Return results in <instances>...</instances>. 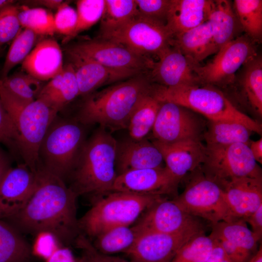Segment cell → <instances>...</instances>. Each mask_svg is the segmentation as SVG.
<instances>
[{
	"label": "cell",
	"instance_id": "obj_2",
	"mask_svg": "<svg viewBox=\"0 0 262 262\" xmlns=\"http://www.w3.org/2000/svg\"><path fill=\"white\" fill-rule=\"evenodd\" d=\"M140 75L89 96L76 120L111 131L127 129L133 109L152 85L148 77Z\"/></svg>",
	"mask_w": 262,
	"mask_h": 262
},
{
	"label": "cell",
	"instance_id": "obj_22",
	"mask_svg": "<svg viewBox=\"0 0 262 262\" xmlns=\"http://www.w3.org/2000/svg\"><path fill=\"white\" fill-rule=\"evenodd\" d=\"M163 158L165 166L176 178L181 180L199 168L206 154V145L201 140H186L173 143L154 140Z\"/></svg>",
	"mask_w": 262,
	"mask_h": 262
},
{
	"label": "cell",
	"instance_id": "obj_4",
	"mask_svg": "<svg viewBox=\"0 0 262 262\" xmlns=\"http://www.w3.org/2000/svg\"><path fill=\"white\" fill-rule=\"evenodd\" d=\"M151 92L161 102L187 108L212 121L241 123L252 132L262 133V125L239 110L217 87L205 84L166 87L152 84Z\"/></svg>",
	"mask_w": 262,
	"mask_h": 262
},
{
	"label": "cell",
	"instance_id": "obj_25",
	"mask_svg": "<svg viewBox=\"0 0 262 262\" xmlns=\"http://www.w3.org/2000/svg\"><path fill=\"white\" fill-rule=\"evenodd\" d=\"M211 0H171L166 27L173 37L208 19Z\"/></svg>",
	"mask_w": 262,
	"mask_h": 262
},
{
	"label": "cell",
	"instance_id": "obj_7",
	"mask_svg": "<svg viewBox=\"0 0 262 262\" xmlns=\"http://www.w3.org/2000/svg\"><path fill=\"white\" fill-rule=\"evenodd\" d=\"M191 173L183 192L173 200L187 213L212 225L233 220L221 186L206 177L200 167Z\"/></svg>",
	"mask_w": 262,
	"mask_h": 262
},
{
	"label": "cell",
	"instance_id": "obj_30",
	"mask_svg": "<svg viewBox=\"0 0 262 262\" xmlns=\"http://www.w3.org/2000/svg\"><path fill=\"white\" fill-rule=\"evenodd\" d=\"M161 103L153 95L151 89L140 98L130 116L127 128L131 139L146 138L152 131Z\"/></svg>",
	"mask_w": 262,
	"mask_h": 262
},
{
	"label": "cell",
	"instance_id": "obj_47",
	"mask_svg": "<svg viewBox=\"0 0 262 262\" xmlns=\"http://www.w3.org/2000/svg\"><path fill=\"white\" fill-rule=\"evenodd\" d=\"M251 228V231L261 240L262 236V205L245 220Z\"/></svg>",
	"mask_w": 262,
	"mask_h": 262
},
{
	"label": "cell",
	"instance_id": "obj_14",
	"mask_svg": "<svg viewBox=\"0 0 262 262\" xmlns=\"http://www.w3.org/2000/svg\"><path fill=\"white\" fill-rule=\"evenodd\" d=\"M202 232L203 227L176 234L143 233L125 253L131 262H171L184 244Z\"/></svg>",
	"mask_w": 262,
	"mask_h": 262
},
{
	"label": "cell",
	"instance_id": "obj_19",
	"mask_svg": "<svg viewBox=\"0 0 262 262\" xmlns=\"http://www.w3.org/2000/svg\"><path fill=\"white\" fill-rule=\"evenodd\" d=\"M209 236L218 241L232 262H248L260 241L243 219L212 225Z\"/></svg>",
	"mask_w": 262,
	"mask_h": 262
},
{
	"label": "cell",
	"instance_id": "obj_1",
	"mask_svg": "<svg viewBox=\"0 0 262 262\" xmlns=\"http://www.w3.org/2000/svg\"><path fill=\"white\" fill-rule=\"evenodd\" d=\"M36 188L26 204L6 221L20 233L48 232L62 245L75 242L80 234L77 195L58 177L42 168L37 172Z\"/></svg>",
	"mask_w": 262,
	"mask_h": 262
},
{
	"label": "cell",
	"instance_id": "obj_5",
	"mask_svg": "<svg viewBox=\"0 0 262 262\" xmlns=\"http://www.w3.org/2000/svg\"><path fill=\"white\" fill-rule=\"evenodd\" d=\"M91 208L78 220L80 232L95 238L119 226H129L152 205L165 196L111 191L98 196Z\"/></svg>",
	"mask_w": 262,
	"mask_h": 262
},
{
	"label": "cell",
	"instance_id": "obj_31",
	"mask_svg": "<svg viewBox=\"0 0 262 262\" xmlns=\"http://www.w3.org/2000/svg\"><path fill=\"white\" fill-rule=\"evenodd\" d=\"M252 132L246 126L238 122L209 121L203 138L206 145L248 144Z\"/></svg>",
	"mask_w": 262,
	"mask_h": 262
},
{
	"label": "cell",
	"instance_id": "obj_41",
	"mask_svg": "<svg viewBox=\"0 0 262 262\" xmlns=\"http://www.w3.org/2000/svg\"><path fill=\"white\" fill-rule=\"evenodd\" d=\"M18 12L14 3L0 7V46L13 39L19 32Z\"/></svg>",
	"mask_w": 262,
	"mask_h": 262
},
{
	"label": "cell",
	"instance_id": "obj_48",
	"mask_svg": "<svg viewBox=\"0 0 262 262\" xmlns=\"http://www.w3.org/2000/svg\"><path fill=\"white\" fill-rule=\"evenodd\" d=\"M75 260L76 259L70 249L62 246L57 248L45 260V262H75Z\"/></svg>",
	"mask_w": 262,
	"mask_h": 262
},
{
	"label": "cell",
	"instance_id": "obj_10",
	"mask_svg": "<svg viewBox=\"0 0 262 262\" xmlns=\"http://www.w3.org/2000/svg\"><path fill=\"white\" fill-rule=\"evenodd\" d=\"M204 174L219 185L232 179L262 177V169L245 143L206 145Z\"/></svg>",
	"mask_w": 262,
	"mask_h": 262
},
{
	"label": "cell",
	"instance_id": "obj_26",
	"mask_svg": "<svg viewBox=\"0 0 262 262\" xmlns=\"http://www.w3.org/2000/svg\"><path fill=\"white\" fill-rule=\"evenodd\" d=\"M172 46L196 65L218 50L208 20L173 37Z\"/></svg>",
	"mask_w": 262,
	"mask_h": 262
},
{
	"label": "cell",
	"instance_id": "obj_37",
	"mask_svg": "<svg viewBox=\"0 0 262 262\" xmlns=\"http://www.w3.org/2000/svg\"><path fill=\"white\" fill-rule=\"evenodd\" d=\"M37 36L29 29L19 31L13 39L7 52L1 70V78L7 77L16 66L23 62L33 49Z\"/></svg>",
	"mask_w": 262,
	"mask_h": 262
},
{
	"label": "cell",
	"instance_id": "obj_13",
	"mask_svg": "<svg viewBox=\"0 0 262 262\" xmlns=\"http://www.w3.org/2000/svg\"><path fill=\"white\" fill-rule=\"evenodd\" d=\"M67 52L87 57L111 68L141 73L149 72L155 62L119 44L100 38L78 42L70 47Z\"/></svg>",
	"mask_w": 262,
	"mask_h": 262
},
{
	"label": "cell",
	"instance_id": "obj_21",
	"mask_svg": "<svg viewBox=\"0 0 262 262\" xmlns=\"http://www.w3.org/2000/svg\"><path fill=\"white\" fill-rule=\"evenodd\" d=\"M220 186L233 220L245 221L262 205V177L235 178Z\"/></svg>",
	"mask_w": 262,
	"mask_h": 262
},
{
	"label": "cell",
	"instance_id": "obj_24",
	"mask_svg": "<svg viewBox=\"0 0 262 262\" xmlns=\"http://www.w3.org/2000/svg\"><path fill=\"white\" fill-rule=\"evenodd\" d=\"M64 66L61 48L52 38L39 42L22 63L26 73L41 82L49 81L60 74Z\"/></svg>",
	"mask_w": 262,
	"mask_h": 262
},
{
	"label": "cell",
	"instance_id": "obj_35",
	"mask_svg": "<svg viewBox=\"0 0 262 262\" xmlns=\"http://www.w3.org/2000/svg\"><path fill=\"white\" fill-rule=\"evenodd\" d=\"M138 13L135 0H105L100 19V33L116 29Z\"/></svg>",
	"mask_w": 262,
	"mask_h": 262
},
{
	"label": "cell",
	"instance_id": "obj_38",
	"mask_svg": "<svg viewBox=\"0 0 262 262\" xmlns=\"http://www.w3.org/2000/svg\"><path fill=\"white\" fill-rule=\"evenodd\" d=\"M213 246L214 241L210 236L200 233L184 244L171 262H206Z\"/></svg>",
	"mask_w": 262,
	"mask_h": 262
},
{
	"label": "cell",
	"instance_id": "obj_33",
	"mask_svg": "<svg viewBox=\"0 0 262 262\" xmlns=\"http://www.w3.org/2000/svg\"><path fill=\"white\" fill-rule=\"evenodd\" d=\"M138 236L133 227L119 226L97 236L92 245L99 253L110 255L125 252L132 246Z\"/></svg>",
	"mask_w": 262,
	"mask_h": 262
},
{
	"label": "cell",
	"instance_id": "obj_55",
	"mask_svg": "<svg viewBox=\"0 0 262 262\" xmlns=\"http://www.w3.org/2000/svg\"><path fill=\"white\" fill-rule=\"evenodd\" d=\"M14 1H15L12 0H0V7L5 5L13 4Z\"/></svg>",
	"mask_w": 262,
	"mask_h": 262
},
{
	"label": "cell",
	"instance_id": "obj_23",
	"mask_svg": "<svg viewBox=\"0 0 262 262\" xmlns=\"http://www.w3.org/2000/svg\"><path fill=\"white\" fill-rule=\"evenodd\" d=\"M161 153L153 143L146 138L117 142L116 166L117 175L136 170L163 167Z\"/></svg>",
	"mask_w": 262,
	"mask_h": 262
},
{
	"label": "cell",
	"instance_id": "obj_9",
	"mask_svg": "<svg viewBox=\"0 0 262 262\" xmlns=\"http://www.w3.org/2000/svg\"><path fill=\"white\" fill-rule=\"evenodd\" d=\"M100 38L119 44L135 53L151 58L158 56L172 46L173 36L164 23L139 13Z\"/></svg>",
	"mask_w": 262,
	"mask_h": 262
},
{
	"label": "cell",
	"instance_id": "obj_27",
	"mask_svg": "<svg viewBox=\"0 0 262 262\" xmlns=\"http://www.w3.org/2000/svg\"><path fill=\"white\" fill-rule=\"evenodd\" d=\"M78 96V83L74 69L69 63L64 65L60 74L42 87L36 98L43 100L59 112Z\"/></svg>",
	"mask_w": 262,
	"mask_h": 262
},
{
	"label": "cell",
	"instance_id": "obj_16",
	"mask_svg": "<svg viewBox=\"0 0 262 262\" xmlns=\"http://www.w3.org/2000/svg\"><path fill=\"white\" fill-rule=\"evenodd\" d=\"M180 180L165 166L133 170L118 175L111 191L139 195H175Z\"/></svg>",
	"mask_w": 262,
	"mask_h": 262
},
{
	"label": "cell",
	"instance_id": "obj_12",
	"mask_svg": "<svg viewBox=\"0 0 262 262\" xmlns=\"http://www.w3.org/2000/svg\"><path fill=\"white\" fill-rule=\"evenodd\" d=\"M207 124L202 116L171 102H162L152 129L154 140L173 143L203 138Z\"/></svg>",
	"mask_w": 262,
	"mask_h": 262
},
{
	"label": "cell",
	"instance_id": "obj_20",
	"mask_svg": "<svg viewBox=\"0 0 262 262\" xmlns=\"http://www.w3.org/2000/svg\"><path fill=\"white\" fill-rule=\"evenodd\" d=\"M79 85L80 96L88 95L102 85L132 78L141 73L111 68L87 57L67 52Z\"/></svg>",
	"mask_w": 262,
	"mask_h": 262
},
{
	"label": "cell",
	"instance_id": "obj_45",
	"mask_svg": "<svg viewBox=\"0 0 262 262\" xmlns=\"http://www.w3.org/2000/svg\"><path fill=\"white\" fill-rule=\"evenodd\" d=\"M32 253L45 260L59 247L62 246L51 234L43 232L37 234Z\"/></svg>",
	"mask_w": 262,
	"mask_h": 262
},
{
	"label": "cell",
	"instance_id": "obj_56",
	"mask_svg": "<svg viewBox=\"0 0 262 262\" xmlns=\"http://www.w3.org/2000/svg\"><path fill=\"white\" fill-rule=\"evenodd\" d=\"M85 254H86V253H85ZM86 255H87V256H88V258H89V260H90V262H92V261H91V259H90V257L88 256V255L87 254H86Z\"/></svg>",
	"mask_w": 262,
	"mask_h": 262
},
{
	"label": "cell",
	"instance_id": "obj_8",
	"mask_svg": "<svg viewBox=\"0 0 262 262\" xmlns=\"http://www.w3.org/2000/svg\"><path fill=\"white\" fill-rule=\"evenodd\" d=\"M58 113L43 100L36 98L22 105L10 116L18 133L19 156L34 173L39 167L40 144Z\"/></svg>",
	"mask_w": 262,
	"mask_h": 262
},
{
	"label": "cell",
	"instance_id": "obj_44",
	"mask_svg": "<svg viewBox=\"0 0 262 262\" xmlns=\"http://www.w3.org/2000/svg\"><path fill=\"white\" fill-rule=\"evenodd\" d=\"M139 13L166 24L171 0H135Z\"/></svg>",
	"mask_w": 262,
	"mask_h": 262
},
{
	"label": "cell",
	"instance_id": "obj_54",
	"mask_svg": "<svg viewBox=\"0 0 262 262\" xmlns=\"http://www.w3.org/2000/svg\"><path fill=\"white\" fill-rule=\"evenodd\" d=\"M75 262H90L88 256L82 252V256L76 259Z\"/></svg>",
	"mask_w": 262,
	"mask_h": 262
},
{
	"label": "cell",
	"instance_id": "obj_32",
	"mask_svg": "<svg viewBox=\"0 0 262 262\" xmlns=\"http://www.w3.org/2000/svg\"><path fill=\"white\" fill-rule=\"evenodd\" d=\"M32 253L22 234L0 219V262H28Z\"/></svg>",
	"mask_w": 262,
	"mask_h": 262
},
{
	"label": "cell",
	"instance_id": "obj_17",
	"mask_svg": "<svg viewBox=\"0 0 262 262\" xmlns=\"http://www.w3.org/2000/svg\"><path fill=\"white\" fill-rule=\"evenodd\" d=\"M37 183V174L24 163L11 167L0 182V219L15 215L26 204Z\"/></svg>",
	"mask_w": 262,
	"mask_h": 262
},
{
	"label": "cell",
	"instance_id": "obj_51",
	"mask_svg": "<svg viewBox=\"0 0 262 262\" xmlns=\"http://www.w3.org/2000/svg\"><path fill=\"white\" fill-rule=\"evenodd\" d=\"M26 2L34 3L35 5L43 6L46 8L51 9H57L64 2L62 0H30Z\"/></svg>",
	"mask_w": 262,
	"mask_h": 262
},
{
	"label": "cell",
	"instance_id": "obj_15",
	"mask_svg": "<svg viewBox=\"0 0 262 262\" xmlns=\"http://www.w3.org/2000/svg\"><path fill=\"white\" fill-rule=\"evenodd\" d=\"M202 225L198 218L185 212L173 199L164 197L147 209L133 227L139 235L148 232L176 234L202 227Z\"/></svg>",
	"mask_w": 262,
	"mask_h": 262
},
{
	"label": "cell",
	"instance_id": "obj_42",
	"mask_svg": "<svg viewBox=\"0 0 262 262\" xmlns=\"http://www.w3.org/2000/svg\"><path fill=\"white\" fill-rule=\"evenodd\" d=\"M77 22L76 10L66 2H63L57 9L54 16L55 33L66 36V40L72 38Z\"/></svg>",
	"mask_w": 262,
	"mask_h": 262
},
{
	"label": "cell",
	"instance_id": "obj_6",
	"mask_svg": "<svg viewBox=\"0 0 262 262\" xmlns=\"http://www.w3.org/2000/svg\"><path fill=\"white\" fill-rule=\"evenodd\" d=\"M82 124L76 119L59 117L52 121L41 142L39 167L65 182L73 172L84 144Z\"/></svg>",
	"mask_w": 262,
	"mask_h": 262
},
{
	"label": "cell",
	"instance_id": "obj_39",
	"mask_svg": "<svg viewBox=\"0 0 262 262\" xmlns=\"http://www.w3.org/2000/svg\"><path fill=\"white\" fill-rule=\"evenodd\" d=\"M20 26L36 34L52 35L55 33L54 16L49 11L42 8L24 6L19 9Z\"/></svg>",
	"mask_w": 262,
	"mask_h": 262
},
{
	"label": "cell",
	"instance_id": "obj_3",
	"mask_svg": "<svg viewBox=\"0 0 262 262\" xmlns=\"http://www.w3.org/2000/svg\"><path fill=\"white\" fill-rule=\"evenodd\" d=\"M117 142L100 127L85 142L70 176V188L78 196H99L111 192L117 176L116 154Z\"/></svg>",
	"mask_w": 262,
	"mask_h": 262
},
{
	"label": "cell",
	"instance_id": "obj_11",
	"mask_svg": "<svg viewBox=\"0 0 262 262\" xmlns=\"http://www.w3.org/2000/svg\"><path fill=\"white\" fill-rule=\"evenodd\" d=\"M256 54V43L245 34L238 36L221 47L206 64L196 67L200 83L216 87L232 84L237 72Z\"/></svg>",
	"mask_w": 262,
	"mask_h": 262
},
{
	"label": "cell",
	"instance_id": "obj_18",
	"mask_svg": "<svg viewBox=\"0 0 262 262\" xmlns=\"http://www.w3.org/2000/svg\"><path fill=\"white\" fill-rule=\"evenodd\" d=\"M198 65L171 46L158 56L147 77L151 82L166 87L199 84L196 71Z\"/></svg>",
	"mask_w": 262,
	"mask_h": 262
},
{
	"label": "cell",
	"instance_id": "obj_46",
	"mask_svg": "<svg viewBox=\"0 0 262 262\" xmlns=\"http://www.w3.org/2000/svg\"><path fill=\"white\" fill-rule=\"evenodd\" d=\"M75 244L89 256L92 262H131L119 257L99 253L94 248L90 240L82 234L76 238Z\"/></svg>",
	"mask_w": 262,
	"mask_h": 262
},
{
	"label": "cell",
	"instance_id": "obj_53",
	"mask_svg": "<svg viewBox=\"0 0 262 262\" xmlns=\"http://www.w3.org/2000/svg\"><path fill=\"white\" fill-rule=\"evenodd\" d=\"M248 262H262V245L257 252L251 257Z\"/></svg>",
	"mask_w": 262,
	"mask_h": 262
},
{
	"label": "cell",
	"instance_id": "obj_34",
	"mask_svg": "<svg viewBox=\"0 0 262 262\" xmlns=\"http://www.w3.org/2000/svg\"><path fill=\"white\" fill-rule=\"evenodd\" d=\"M233 7L242 30L255 43L262 38V0H235Z\"/></svg>",
	"mask_w": 262,
	"mask_h": 262
},
{
	"label": "cell",
	"instance_id": "obj_29",
	"mask_svg": "<svg viewBox=\"0 0 262 262\" xmlns=\"http://www.w3.org/2000/svg\"><path fill=\"white\" fill-rule=\"evenodd\" d=\"M236 74L243 98L252 110L262 115V58L256 54L246 63Z\"/></svg>",
	"mask_w": 262,
	"mask_h": 262
},
{
	"label": "cell",
	"instance_id": "obj_40",
	"mask_svg": "<svg viewBox=\"0 0 262 262\" xmlns=\"http://www.w3.org/2000/svg\"><path fill=\"white\" fill-rule=\"evenodd\" d=\"M76 5L77 22L72 38L100 20L104 10L105 0H79Z\"/></svg>",
	"mask_w": 262,
	"mask_h": 262
},
{
	"label": "cell",
	"instance_id": "obj_43",
	"mask_svg": "<svg viewBox=\"0 0 262 262\" xmlns=\"http://www.w3.org/2000/svg\"><path fill=\"white\" fill-rule=\"evenodd\" d=\"M18 133L0 97V143L15 155L18 154Z\"/></svg>",
	"mask_w": 262,
	"mask_h": 262
},
{
	"label": "cell",
	"instance_id": "obj_49",
	"mask_svg": "<svg viewBox=\"0 0 262 262\" xmlns=\"http://www.w3.org/2000/svg\"><path fill=\"white\" fill-rule=\"evenodd\" d=\"M212 239L214 241L213 247L206 262H232L218 241Z\"/></svg>",
	"mask_w": 262,
	"mask_h": 262
},
{
	"label": "cell",
	"instance_id": "obj_50",
	"mask_svg": "<svg viewBox=\"0 0 262 262\" xmlns=\"http://www.w3.org/2000/svg\"><path fill=\"white\" fill-rule=\"evenodd\" d=\"M248 147L251 154L256 161L261 164H262V138L256 141L250 140Z\"/></svg>",
	"mask_w": 262,
	"mask_h": 262
},
{
	"label": "cell",
	"instance_id": "obj_52",
	"mask_svg": "<svg viewBox=\"0 0 262 262\" xmlns=\"http://www.w3.org/2000/svg\"><path fill=\"white\" fill-rule=\"evenodd\" d=\"M10 167L8 160L0 150V182Z\"/></svg>",
	"mask_w": 262,
	"mask_h": 262
},
{
	"label": "cell",
	"instance_id": "obj_28",
	"mask_svg": "<svg viewBox=\"0 0 262 262\" xmlns=\"http://www.w3.org/2000/svg\"><path fill=\"white\" fill-rule=\"evenodd\" d=\"M208 21L218 49L239 36L242 30L231 0H212Z\"/></svg>",
	"mask_w": 262,
	"mask_h": 262
},
{
	"label": "cell",
	"instance_id": "obj_36",
	"mask_svg": "<svg viewBox=\"0 0 262 262\" xmlns=\"http://www.w3.org/2000/svg\"><path fill=\"white\" fill-rule=\"evenodd\" d=\"M0 81L10 93L26 103L34 101L42 88L41 81L27 73L8 75L0 78Z\"/></svg>",
	"mask_w": 262,
	"mask_h": 262
}]
</instances>
